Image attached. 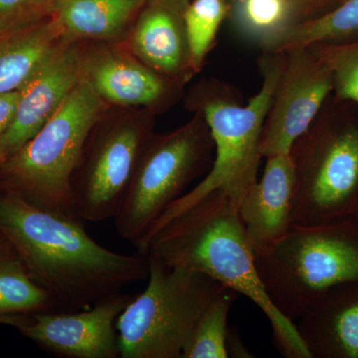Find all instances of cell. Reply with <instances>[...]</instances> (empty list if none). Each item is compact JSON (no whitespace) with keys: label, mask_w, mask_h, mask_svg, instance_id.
<instances>
[{"label":"cell","mask_w":358,"mask_h":358,"mask_svg":"<svg viewBox=\"0 0 358 358\" xmlns=\"http://www.w3.org/2000/svg\"><path fill=\"white\" fill-rule=\"evenodd\" d=\"M0 232L56 312H76L147 279L148 255L122 254L90 236L82 220L49 210L0 186Z\"/></svg>","instance_id":"obj_1"},{"label":"cell","mask_w":358,"mask_h":358,"mask_svg":"<svg viewBox=\"0 0 358 358\" xmlns=\"http://www.w3.org/2000/svg\"><path fill=\"white\" fill-rule=\"evenodd\" d=\"M138 252L169 267L201 273L243 294L267 317L282 357L310 358L294 322L278 312L266 294L238 206L225 193H209L169 221Z\"/></svg>","instance_id":"obj_2"},{"label":"cell","mask_w":358,"mask_h":358,"mask_svg":"<svg viewBox=\"0 0 358 358\" xmlns=\"http://www.w3.org/2000/svg\"><path fill=\"white\" fill-rule=\"evenodd\" d=\"M254 255L271 303L294 322L334 287L358 281V223L294 226Z\"/></svg>","instance_id":"obj_3"},{"label":"cell","mask_w":358,"mask_h":358,"mask_svg":"<svg viewBox=\"0 0 358 358\" xmlns=\"http://www.w3.org/2000/svg\"><path fill=\"white\" fill-rule=\"evenodd\" d=\"M103 102L85 74L38 133L0 162V186L40 207L77 217L70 179L100 120Z\"/></svg>","instance_id":"obj_4"},{"label":"cell","mask_w":358,"mask_h":358,"mask_svg":"<svg viewBox=\"0 0 358 358\" xmlns=\"http://www.w3.org/2000/svg\"><path fill=\"white\" fill-rule=\"evenodd\" d=\"M148 285L117 320L121 358H181L195 322L225 286L148 255Z\"/></svg>","instance_id":"obj_5"},{"label":"cell","mask_w":358,"mask_h":358,"mask_svg":"<svg viewBox=\"0 0 358 358\" xmlns=\"http://www.w3.org/2000/svg\"><path fill=\"white\" fill-rule=\"evenodd\" d=\"M282 68L280 65L268 66L260 91L245 106L225 101H213L204 106V120L215 150V157L208 173L155 221L138 251H141L145 242L169 221L209 193L220 190L239 207L244 195L258 179L257 173L262 157L260 143L264 124L272 106Z\"/></svg>","instance_id":"obj_6"},{"label":"cell","mask_w":358,"mask_h":358,"mask_svg":"<svg viewBox=\"0 0 358 358\" xmlns=\"http://www.w3.org/2000/svg\"><path fill=\"white\" fill-rule=\"evenodd\" d=\"M214 148L201 120L150 138L114 221L117 235L138 249L155 221L209 164Z\"/></svg>","instance_id":"obj_7"},{"label":"cell","mask_w":358,"mask_h":358,"mask_svg":"<svg viewBox=\"0 0 358 358\" xmlns=\"http://www.w3.org/2000/svg\"><path fill=\"white\" fill-rule=\"evenodd\" d=\"M289 155L296 176L294 226L350 217L358 201V122L324 121L301 136Z\"/></svg>","instance_id":"obj_8"},{"label":"cell","mask_w":358,"mask_h":358,"mask_svg":"<svg viewBox=\"0 0 358 358\" xmlns=\"http://www.w3.org/2000/svg\"><path fill=\"white\" fill-rule=\"evenodd\" d=\"M150 138L133 122L90 134L70 179L71 206L80 220H114Z\"/></svg>","instance_id":"obj_9"},{"label":"cell","mask_w":358,"mask_h":358,"mask_svg":"<svg viewBox=\"0 0 358 358\" xmlns=\"http://www.w3.org/2000/svg\"><path fill=\"white\" fill-rule=\"evenodd\" d=\"M282 68L272 106L264 124L262 157L289 154L294 143L312 128L313 122L333 93V78L313 47L292 52Z\"/></svg>","instance_id":"obj_10"},{"label":"cell","mask_w":358,"mask_h":358,"mask_svg":"<svg viewBox=\"0 0 358 358\" xmlns=\"http://www.w3.org/2000/svg\"><path fill=\"white\" fill-rule=\"evenodd\" d=\"M131 298L121 292L76 312L28 313L17 331L55 357L117 358L120 348L115 324Z\"/></svg>","instance_id":"obj_11"},{"label":"cell","mask_w":358,"mask_h":358,"mask_svg":"<svg viewBox=\"0 0 358 358\" xmlns=\"http://www.w3.org/2000/svg\"><path fill=\"white\" fill-rule=\"evenodd\" d=\"M67 38L21 85L10 127L0 143V162L24 147L86 74L87 58Z\"/></svg>","instance_id":"obj_12"},{"label":"cell","mask_w":358,"mask_h":358,"mask_svg":"<svg viewBox=\"0 0 358 358\" xmlns=\"http://www.w3.org/2000/svg\"><path fill=\"white\" fill-rule=\"evenodd\" d=\"M261 179L249 188L239 207L240 218L254 252L293 228L296 176L289 154L266 157Z\"/></svg>","instance_id":"obj_13"},{"label":"cell","mask_w":358,"mask_h":358,"mask_svg":"<svg viewBox=\"0 0 358 358\" xmlns=\"http://www.w3.org/2000/svg\"><path fill=\"white\" fill-rule=\"evenodd\" d=\"M294 324L310 358H358V281L334 287Z\"/></svg>","instance_id":"obj_14"},{"label":"cell","mask_w":358,"mask_h":358,"mask_svg":"<svg viewBox=\"0 0 358 358\" xmlns=\"http://www.w3.org/2000/svg\"><path fill=\"white\" fill-rule=\"evenodd\" d=\"M187 0H148L138 15L131 48L152 69L176 74L189 66L185 13Z\"/></svg>","instance_id":"obj_15"},{"label":"cell","mask_w":358,"mask_h":358,"mask_svg":"<svg viewBox=\"0 0 358 358\" xmlns=\"http://www.w3.org/2000/svg\"><path fill=\"white\" fill-rule=\"evenodd\" d=\"M55 14L41 18L0 17V94L20 89L40 63L68 38Z\"/></svg>","instance_id":"obj_16"},{"label":"cell","mask_w":358,"mask_h":358,"mask_svg":"<svg viewBox=\"0 0 358 358\" xmlns=\"http://www.w3.org/2000/svg\"><path fill=\"white\" fill-rule=\"evenodd\" d=\"M86 77L103 101L117 105H150L164 92V82L152 70L117 54L88 63Z\"/></svg>","instance_id":"obj_17"},{"label":"cell","mask_w":358,"mask_h":358,"mask_svg":"<svg viewBox=\"0 0 358 358\" xmlns=\"http://www.w3.org/2000/svg\"><path fill=\"white\" fill-rule=\"evenodd\" d=\"M148 1L62 0L55 15L68 38H112L138 15Z\"/></svg>","instance_id":"obj_18"},{"label":"cell","mask_w":358,"mask_h":358,"mask_svg":"<svg viewBox=\"0 0 358 358\" xmlns=\"http://www.w3.org/2000/svg\"><path fill=\"white\" fill-rule=\"evenodd\" d=\"M358 38V0H343L327 13L292 26L270 45L275 51L293 52L317 44Z\"/></svg>","instance_id":"obj_19"},{"label":"cell","mask_w":358,"mask_h":358,"mask_svg":"<svg viewBox=\"0 0 358 358\" xmlns=\"http://www.w3.org/2000/svg\"><path fill=\"white\" fill-rule=\"evenodd\" d=\"M0 300L7 313L56 310L44 289L30 277L13 245L0 232Z\"/></svg>","instance_id":"obj_20"},{"label":"cell","mask_w":358,"mask_h":358,"mask_svg":"<svg viewBox=\"0 0 358 358\" xmlns=\"http://www.w3.org/2000/svg\"><path fill=\"white\" fill-rule=\"evenodd\" d=\"M239 294L224 288L195 322L181 358H228V315Z\"/></svg>","instance_id":"obj_21"},{"label":"cell","mask_w":358,"mask_h":358,"mask_svg":"<svg viewBox=\"0 0 358 358\" xmlns=\"http://www.w3.org/2000/svg\"><path fill=\"white\" fill-rule=\"evenodd\" d=\"M292 0H236L234 17L238 27L251 38L270 46L292 26L300 22Z\"/></svg>","instance_id":"obj_22"},{"label":"cell","mask_w":358,"mask_h":358,"mask_svg":"<svg viewBox=\"0 0 358 358\" xmlns=\"http://www.w3.org/2000/svg\"><path fill=\"white\" fill-rule=\"evenodd\" d=\"M223 0H194L185 13L190 68L199 70L215 40L226 15Z\"/></svg>","instance_id":"obj_23"},{"label":"cell","mask_w":358,"mask_h":358,"mask_svg":"<svg viewBox=\"0 0 358 358\" xmlns=\"http://www.w3.org/2000/svg\"><path fill=\"white\" fill-rule=\"evenodd\" d=\"M333 78V93L341 102L358 106V38L341 43L313 45Z\"/></svg>","instance_id":"obj_24"},{"label":"cell","mask_w":358,"mask_h":358,"mask_svg":"<svg viewBox=\"0 0 358 358\" xmlns=\"http://www.w3.org/2000/svg\"><path fill=\"white\" fill-rule=\"evenodd\" d=\"M62 0H0V17L41 18L57 13Z\"/></svg>","instance_id":"obj_25"},{"label":"cell","mask_w":358,"mask_h":358,"mask_svg":"<svg viewBox=\"0 0 358 358\" xmlns=\"http://www.w3.org/2000/svg\"><path fill=\"white\" fill-rule=\"evenodd\" d=\"M18 98V89L0 94V143L13 122Z\"/></svg>","instance_id":"obj_26"},{"label":"cell","mask_w":358,"mask_h":358,"mask_svg":"<svg viewBox=\"0 0 358 358\" xmlns=\"http://www.w3.org/2000/svg\"><path fill=\"white\" fill-rule=\"evenodd\" d=\"M300 15L305 14V20H313L327 13L343 0H292Z\"/></svg>","instance_id":"obj_27"},{"label":"cell","mask_w":358,"mask_h":358,"mask_svg":"<svg viewBox=\"0 0 358 358\" xmlns=\"http://www.w3.org/2000/svg\"><path fill=\"white\" fill-rule=\"evenodd\" d=\"M227 352L229 357H254V355H252V353L249 352V350L245 348L237 333L231 331V329L229 336H228Z\"/></svg>","instance_id":"obj_28"},{"label":"cell","mask_w":358,"mask_h":358,"mask_svg":"<svg viewBox=\"0 0 358 358\" xmlns=\"http://www.w3.org/2000/svg\"><path fill=\"white\" fill-rule=\"evenodd\" d=\"M28 313H0V324L15 327L16 329L24 324Z\"/></svg>","instance_id":"obj_29"},{"label":"cell","mask_w":358,"mask_h":358,"mask_svg":"<svg viewBox=\"0 0 358 358\" xmlns=\"http://www.w3.org/2000/svg\"><path fill=\"white\" fill-rule=\"evenodd\" d=\"M350 217L355 219V220L358 223V201L357 205H355V208H353L352 214H350Z\"/></svg>","instance_id":"obj_30"},{"label":"cell","mask_w":358,"mask_h":358,"mask_svg":"<svg viewBox=\"0 0 358 358\" xmlns=\"http://www.w3.org/2000/svg\"><path fill=\"white\" fill-rule=\"evenodd\" d=\"M0 313H7L6 312V308L3 307V303H2L1 300H0Z\"/></svg>","instance_id":"obj_31"}]
</instances>
